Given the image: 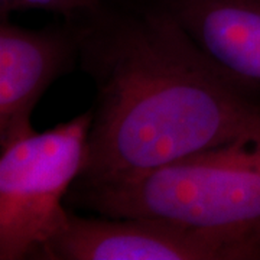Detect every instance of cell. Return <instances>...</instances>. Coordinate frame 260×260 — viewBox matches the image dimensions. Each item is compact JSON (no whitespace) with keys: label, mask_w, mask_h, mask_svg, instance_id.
Masks as SVG:
<instances>
[{"label":"cell","mask_w":260,"mask_h":260,"mask_svg":"<svg viewBox=\"0 0 260 260\" xmlns=\"http://www.w3.org/2000/svg\"><path fill=\"white\" fill-rule=\"evenodd\" d=\"M68 20L95 88L75 182L138 177L260 136V88L215 62L160 10L106 0Z\"/></svg>","instance_id":"cell-1"},{"label":"cell","mask_w":260,"mask_h":260,"mask_svg":"<svg viewBox=\"0 0 260 260\" xmlns=\"http://www.w3.org/2000/svg\"><path fill=\"white\" fill-rule=\"evenodd\" d=\"M174 19L215 62L260 88V0H140Z\"/></svg>","instance_id":"cell-6"},{"label":"cell","mask_w":260,"mask_h":260,"mask_svg":"<svg viewBox=\"0 0 260 260\" xmlns=\"http://www.w3.org/2000/svg\"><path fill=\"white\" fill-rule=\"evenodd\" d=\"M106 0H0V15L5 19L12 12L45 10L71 19L99 8Z\"/></svg>","instance_id":"cell-7"},{"label":"cell","mask_w":260,"mask_h":260,"mask_svg":"<svg viewBox=\"0 0 260 260\" xmlns=\"http://www.w3.org/2000/svg\"><path fill=\"white\" fill-rule=\"evenodd\" d=\"M80 64L75 25H0V143L32 132V112L48 87Z\"/></svg>","instance_id":"cell-5"},{"label":"cell","mask_w":260,"mask_h":260,"mask_svg":"<svg viewBox=\"0 0 260 260\" xmlns=\"http://www.w3.org/2000/svg\"><path fill=\"white\" fill-rule=\"evenodd\" d=\"M67 207L229 239L260 260V136L102 184L74 182Z\"/></svg>","instance_id":"cell-2"},{"label":"cell","mask_w":260,"mask_h":260,"mask_svg":"<svg viewBox=\"0 0 260 260\" xmlns=\"http://www.w3.org/2000/svg\"><path fill=\"white\" fill-rule=\"evenodd\" d=\"M93 110L0 143V260L37 259L70 217L67 195L83 171Z\"/></svg>","instance_id":"cell-3"},{"label":"cell","mask_w":260,"mask_h":260,"mask_svg":"<svg viewBox=\"0 0 260 260\" xmlns=\"http://www.w3.org/2000/svg\"><path fill=\"white\" fill-rule=\"evenodd\" d=\"M42 260H250L237 243L178 224L139 217H83L65 225L38 253Z\"/></svg>","instance_id":"cell-4"}]
</instances>
